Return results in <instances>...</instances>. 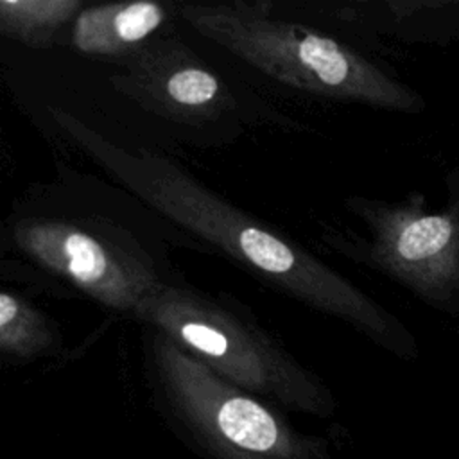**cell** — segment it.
<instances>
[{"label": "cell", "mask_w": 459, "mask_h": 459, "mask_svg": "<svg viewBox=\"0 0 459 459\" xmlns=\"http://www.w3.org/2000/svg\"><path fill=\"white\" fill-rule=\"evenodd\" d=\"M56 120L142 203L224 251L246 271L296 301L348 323L402 359L416 355V339L396 316L301 244L238 210L165 154L122 147L65 111H57Z\"/></svg>", "instance_id": "cell-1"}, {"label": "cell", "mask_w": 459, "mask_h": 459, "mask_svg": "<svg viewBox=\"0 0 459 459\" xmlns=\"http://www.w3.org/2000/svg\"><path fill=\"white\" fill-rule=\"evenodd\" d=\"M145 378L165 425L204 459H335L325 439L298 430L280 407L224 380L156 330L147 339Z\"/></svg>", "instance_id": "cell-2"}, {"label": "cell", "mask_w": 459, "mask_h": 459, "mask_svg": "<svg viewBox=\"0 0 459 459\" xmlns=\"http://www.w3.org/2000/svg\"><path fill=\"white\" fill-rule=\"evenodd\" d=\"M131 317L167 335L224 380L280 409L316 418L337 412L330 387L226 296L170 281L147 296Z\"/></svg>", "instance_id": "cell-3"}, {"label": "cell", "mask_w": 459, "mask_h": 459, "mask_svg": "<svg viewBox=\"0 0 459 459\" xmlns=\"http://www.w3.org/2000/svg\"><path fill=\"white\" fill-rule=\"evenodd\" d=\"M179 16L262 74L296 90L378 109L420 113L423 97L348 45L271 18L260 5H178Z\"/></svg>", "instance_id": "cell-4"}, {"label": "cell", "mask_w": 459, "mask_h": 459, "mask_svg": "<svg viewBox=\"0 0 459 459\" xmlns=\"http://www.w3.org/2000/svg\"><path fill=\"white\" fill-rule=\"evenodd\" d=\"M4 242L93 301L129 316L147 296L174 281L127 230L100 215H13Z\"/></svg>", "instance_id": "cell-5"}, {"label": "cell", "mask_w": 459, "mask_h": 459, "mask_svg": "<svg viewBox=\"0 0 459 459\" xmlns=\"http://www.w3.org/2000/svg\"><path fill=\"white\" fill-rule=\"evenodd\" d=\"M346 206L364 222L366 238L351 253L425 305L459 316V163L446 174V203L427 210L425 195L402 201L351 197Z\"/></svg>", "instance_id": "cell-6"}, {"label": "cell", "mask_w": 459, "mask_h": 459, "mask_svg": "<svg viewBox=\"0 0 459 459\" xmlns=\"http://www.w3.org/2000/svg\"><path fill=\"white\" fill-rule=\"evenodd\" d=\"M111 81L143 109L186 126H203L231 106L217 74L174 38L147 39Z\"/></svg>", "instance_id": "cell-7"}, {"label": "cell", "mask_w": 459, "mask_h": 459, "mask_svg": "<svg viewBox=\"0 0 459 459\" xmlns=\"http://www.w3.org/2000/svg\"><path fill=\"white\" fill-rule=\"evenodd\" d=\"M167 11L156 2L100 4L84 7L72 23V45L91 56H129L165 22Z\"/></svg>", "instance_id": "cell-8"}, {"label": "cell", "mask_w": 459, "mask_h": 459, "mask_svg": "<svg viewBox=\"0 0 459 459\" xmlns=\"http://www.w3.org/2000/svg\"><path fill=\"white\" fill-rule=\"evenodd\" d=\"M61 337L30 301L4 289L0 294V351L13 362H32L54 357Z\"/></svg>", "instance_id": "cell-9"}, {"label": "cell", "mask_w": 459, "mask_h": 459, "mask_svg": "<svg viewBox=\"0 0 459 459\" xmlns=\"http://www.w3.org/2000/svg\"><path fill=\"white\" fill-rule=\"evenodd\" d=\"M84 9L79 0H2L0 29L5 36L30 47L54 41L57 30Z\"/></svg>", "instance_id": "cell-10"}]
</instances>
